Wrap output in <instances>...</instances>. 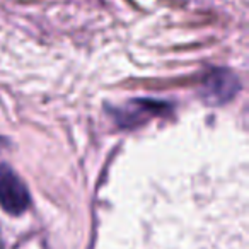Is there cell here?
Returning <instances> with one entry per match:
<instances>
[{
    "mask_svg": "<svg viewBox=\"0 0 249 249\" xmlns=\"http://www.w3.org/2000/svg\"><path fill=\"white\" fill-rule=\"evenodd\" d=\"M5 145V140L4 139H0V150H2V147Z\"/></svg>",
    "mask_w": 249,
    "mask_h": 249,
    "instance_id": "cell-4",
    "label": "cell"
},
{
    "mask_svg": "<svg viewBox=\"0 0 249 249\" xmlns=\"http://www.w3.org/2000/svg\"><path fill=\"white\" fill-rule=\"evenodd\" d=\"M241 89L239 79L229 69H212L201 80L200 96L210 106H222L234 99Z\"/></svg>",
    "mask_w": 249,
    "mask_h": 249,
    "instance_id": "cell-1",
    "label": "cell"
},
{
    "mask_svg": "<svg viewBox=\"0 0 249 249\" xmlns=\"http://www.w3.org/2000/svg\"><path fill=\"white\" fill-rule=\"evenodd\" d=\"M171 106L164 101L156 99H132L124 106L113 107L109 109L111 116L114 118L118 126L121 128H137L140 124H143L150 118L160 116V114L167 113Z\"/></svg>",
    "mask_w": 249,
    "mask_h": 249,
    "instance_id": "cell-2",
    "label": "cell"
},
{
    "mask_svg": "<svg viewBox=\"0 0 249 249\" xmlns=\"http://www.w3.org/2000/svg\"><path fill=\"white\" fill-rule=\"evenodd\" d=\"M29 203H31V196L26 184L12 167L2 164L0 166V207L9 215H21L29 208Z\"/></svg>",
    "mask_w": 249,
    "mask_h": 249,
    "instance_id": "cell-3",
    "label": "cell"
}]
</instances>
